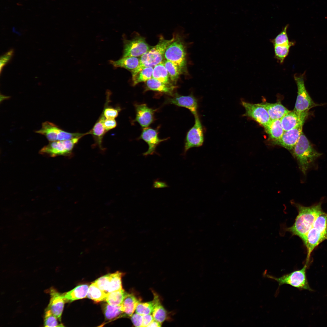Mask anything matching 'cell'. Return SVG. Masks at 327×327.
Returning <instances> with one entry per match:
<instances>
[{
    "label": "cell",
    "instance_id": "ba28073f",
    "mask_svg": "<svg viewBox=\"0 0 327 327\" xmlns=\"http://www.w3.org/2000/svg\"><path fill=\"white\" fill-rule=\"evenodd\" d=\"M35 132L45 136L50 142L64 140L81 138L85 134L72 133L64 131L51 122L46 121L42 124L41 128Z\"/></svg>",
    "mask_w": 327,
    "mask_h": 327
},
{
    "label": "cell",
    "instance_id": "9a60e30c",
    "mask_svg": "<svg viewBox=\"0 0 327 327\" xmlns=\"http://www.w3.org/2000/svg\"><path fill=\"white\" fill-rule=\"evenodd\" d=\"M165 102L186 108L189 110L194 116L198 114L197 100L192 94L183 96L176 93L172 97L167 99Z\"/></svg>",
    "mask_w": 327,
    "mask_h": 327
},
{
    "label": "cell",
    "instance_id": "5bb4252c",
    "mask_svg": "<svg viewBox=\"0 0 327 327\" xmlns=\"http://www.w3.org/2000/svg\"><path fill=\"white\" fill-rule=\"evenodd\" d=\"M139 139L143 140L148 146V150L143 154V155L145 156L156 154L157 146L161 142L168 139L159 138L157 130L147 127L143 129Z\"/></svg>",
    "mask_w": 327,
    "mask_h": 327
},
{
    "label": "cell",
    "instance_id": "cb8c5ba5",
    "mask_svg": "<svg viewBox=\"0 0 327 327\" xmlns=\"http://www.w3.org/2000/svg\"><path fill=\"white\" fill-rule=\"evenodd\" d=\"M89 286L86 284L78 286L72 290L62 294L65 301L72 302L87 297Z\"/></svg>",
    "mask_w": 327,
    "mask_h": 327
},
{
    "label": "cell",
    "instance_id": "3957f363",
    "mask_svg": "<svg viewBox=\"0 0 327 327\" xmlns=\"http://www.w3.org/2000/svg\"><path fill=\"white\" fill-rule=\"evenodd\" d=\"M326 240H327V213L323 212L317 217L303 242L307 249L306 263H308L314 249Z\"/></svg>",
    "mask_w": 327,
    "mask_h": 327
},
{
    "label": "cell",
    "instance_id": "83f0119b",
    "mask_svg": "<svg viewBox=\"0 0 327 327\" xmlns=\"http://www.w3.org/2000/svg\"><path fill=\"white\" fill-rule=\"evenodd\" d=\"M152 78L165 84H172L163 62L154 67Z\"/></svg>",
    "mask_w": 327,
    "mask_h": 327
},
{
    "label": "cell",
    "instance_id": "2e32d148",
    "mask_svg": "<svg viewBox=\"0 0 327 327\" xmlns=\"http://www.w3.org/2000/svg\"><path fill=\"white\" fill-rule=\"evenodd\" d=\"M308 114V112L299 113L294 110L290 111L280 119L284 131L290 130L300 125L304 124Z\"/></svg>",
    "mask_w": 327,
    "mask_h": 327
},
{
    "label": "cell",
    "instance_id": "7402d4cb",
    "mask_svg": "<svg viewBox=\"0 0 327 327\" xmlns=\"http://www.w3.org/2000/svg\"><path fill=\"white\" fill-rule=\"evenodd\" d=\"M140 300L133 293H127L121 304L124 317H131Z\"/></svg>",
    "mask_w": 327,
    "mask_h": 327
},
{
    "label": "cell",
    "instance_id": "52a82bcc",
    "mask_svg": "<svg viewBox=\"0 0 327 327\" xmlns=\"http://www.w3.org/2000/svg\"><path fill=\"white\" fill-rule=\"evenodd\" d=\"M294 80L297 88V95L294 110L298 113L308 112L311 108L320 105L313 101L306 88L303 74H295Z\"/></svg>",
    "mask_w": 327,
    "mask_h": 327
},
{
    "label": "cell",
    "instance_id": "30bf717a",
    "mask_svg": "<svg viewBox=\"0 0 327 327\" xmlns=\"http://www.w3.org/2000/svg\"><path fill=\"white\" fill-rule=\"evenodd\" d=\"M193 126L187 132L185 141L184 149L182 155L186 156L187 151L193 147L201 146L204 141L202 125L198 114L194 116Z\"/></svg>",
    "mask_w": 327,
    "mask_h": 327
},
{
    "label": "cell",
    "instance_id": "277c9868",
    "mask_svg": "<svg viewBox=\"0 0 327 327\" xmlns=\"http://www.w3.org/2000/svg\"><path fill=\"white\" fill-rule=\"evenodd\" d=\"M174 37L170 39H166L162 35L159 37L157 44L152 47L140 58V64L137 67L131 71L132 76L134 75L143 68L154 67L163 62L165 50L168 45L174 40Z\"/></svg>",
    "mask_w": 327,
    "mask_h": 327
},
{
    "label": "cell",
    "instance_id": "b9f144b4",
    "mask_svg": "<svg viewBox=\"0 0 327 327\" xmlns=\"http://www.w3.org/2000/svg\"><path fill=\"white\" fill-rule=\"evenodd\" d=\"M154 320V319L152 315H151L150 314L142 315V327H147Z\"/></svg>",
    "mask_w": 327,
    "mask_h": 327
},
{
    "label": "cell",
    "instance_id": "7c38bea8",
    "mask_svg": "<svg viewBox=\"0 0 327 327\" xmlns=\"http://www.w3.org/2000/svg\"><path fill=\"white\" fill-rule=\"evenodd\" d=\"M241 103L245 110L243 116L251 118L263 126L264 129L268 126L271 120L264 107L258 104H253L243 101Z\"/></svg>",
    "mask_w": 327,
    "mask_h": 327
},
{
    "label": "cell",
    "instance_id": "74e56055",
    "mask_svg": "<svg viewBox=\"0 0 327 327\" xmlns=\"http://www.w3.org/2000/svg\"><path fill=\"white\" fill-rule=\"evenodd\" d=\"M13 54L14 50L13 49H11L1 56L0 60V73H1L4 67L11 60L13 55Z\"/></svg>",
    "mask_w": 327,
    "mask_h": 327
},
{
    "label": "cell",
    "instance_id": "6da1fadb",
    "mask_svg": "<svg viewBox=\"0 0 327 327\" xmlns=\"http://www.w3.org/2000/svg\"><path fill=\"white\" fill-rule=\"evenodd\" d=\"M294 204L297 209L298 214L293 225L286 227L285 230L290 233L292 235L298 236L303 242L315 220L324 211L321 202L310 206H305L297 203Z\"/></svg>",
    "mask_w": 327,
    "mask_h": 327
},
{
    "label": "cell",
    "instance_id": "44dd1931",
    "mask_svg": "<svg viewBox=\"0 0 327 327\" xmlns=\"http://www.w3.org/2000/svg\"><path fill=\"white\" fill-rule=\"evenodd\" d=\"M146 82L145 90H151L172 95L176 88L172 84H165L152 78Z\"/></svg>",
    "mask_w": 327,
    "mask_h": 327
},
{
    "label": "cell",
    "instance_id": "8d00e7d4",
    "mask_svg": "<svg viewBox=\"0 0 327 327\" xmlns=\"http://www.w3.org/2000/svg\"><path fill=\"white\" fill-rule=\"evenodd\" d=\"M154 306L153 300L145 302H140L137 306L136 312L142 315L150 314L152 313Z\"/></svg>",
    "mask_w": 327,
    "mask_h": 327
},
{
    "label": "cell",
    "instance_id": "836d02e7",
    "mask_svg": "<svg viewBox=\"0 0 327 327\" xmlns=\"http://www.w3.org/2000/svg\"><path fill=\"white\" fill-rule=\"evenodd\" d=\"M294 44L293 42L291 41L288 45L274 46L275 57L280 64L283 63L284 59L288 54L290 47Z\"/></svg>",
    "mask_w": 327,
    "mask_h": 327
},
{
    "label": "cell",
    "instance_id": "4fadbf2b",
    "mask_svg": "<svg viewBox=\"0 0 327 327\" xmlns=\"http://www.w3.org/2000/svg\"><path fill=\"white\" fill-rule=\"evenodd\" d=\"M303 125L301 124L293 129L285 131L280 139L273 141L272 143L292 151L302 132Z\"/></svg>",
    "mask_w": 327,
    "mask_h": 327
},
{
    "label": "cell",
    "instance_id": "7a4b0ae2",
    "mask_svg": "<svg viewBox=\"0 0 327 327\" xmlns=\"http://www.w3.org/2000/svg\"><path fill=\"white\" fill-rule=\"evenodd\" d=\"M292 152L299 168L304 175L315 161L322 155L313 147L303 132Z\"/></svg>",
    "mask_w": 327,
    "mask_h": 327
},
{
    "label": "cell",
    "instance_id": "60d3db41",
    "mask_svg": "<svg viewBox=\"0 0 327 327\" xmlns=\"http://www.w3.org/2000/svg\"><path fill=\"white\" fill-rule=\"evenodd\" d=\"M104 126L106 131L114 128L117 126V122L114 119H105Z\"/></svg>",
    "mask_w": 327,
    "mask_h": 327
},
{
    "label": "cell",
    "instance_id": "7bdbcfd3",
    "mask_svg": "<svg viewBox=\"0 0 327 327\" xmlns=\"http://www.w3.org/2000/svg\"><path fill=\"white\" fill-rule=\"evenodd\" d=\"M161 325L162 323L154 319L150 323L147 327H160L161 326Z\"/></svg>",
    "mask_w": 327,
    "mask_h": 327
},
{
    "label": "cell",
    "instance_id": "4316f807",
    "mask_svg": "<svg viewBox=\"0 0 327 327\" xmlns=\"http://www.w3.org/2000/svg\"><path fill=\"white\" fill-rule=\"evenodd\" d=\"M154 306L152 312L154 319L162 323L166 319L167 312L161 304L157 294L153 292Z\"/></svg>",
    "mask_w": 327,
    "mask_h": 327
},
{
    "label": "cell",
    "instance_id": "9c48e42d",
    "mask_svg": "<svg viewBox=\"0 0 327 327\" xmlns=\"http://www.w3.org/2000/svg\"><path fill=\"white\" fill-rule=\"evenodd\" d=\"M80 138L77 137L69 140L50 142L40 150L39 153L52 157L68 155L71 153L75 144Z\"/></svg>",
    "mask_w": 327,
    "mask_h": 327
},
{
    "label": "cell",
    "instance_id": "5b68a950",
    "mask_svg": "<svg viewBox=\"0 0 327 327\" xmlns=\"http://www.w3.org/2000/svg\"><path fill=\"white\" fill-rule=\"evenodd\" d=\"M174 40L167 47L164 55L165 59L177 65L184 72L186 71L187 53L182 36L174 34Z\"/></svg>",
    "mask_w": 327,
    "mask_h": 327
},
{
    "label": "cell",
    "instance_id": "8992f818",
    "mask_svg": "<svg viewBox=\"0 0 327 327\" xmlns=\"http://www.w3.org/2000/svg\"><path fill=\"white\" fill-rule=\"evenodd\" d=\"M308 263H306L300 269L286 274L279 277H276L264 273V276L277 282L279 286L288 284L300 289L310 290L306 275V270Z\"/></svg>",
    "mask_w": 327,
    "mask_h": 327
},
{
    "label": "cell",
    "instance_id": "d4e9b609",
    "mask_svg": "<svg viewBox=\"0 0 327 327\" xmlns=\"http://www.w3.org/2000/svg\"><path fill=\"white\" fill-rule=\"evenodd\" d=\"M265 130L268 134L269 138L272 141L280 139L285 131L282 127L280 119L271 120Z\"/></svg>",
    "mask_w": 327,
    "mask_h": 327
},
{
    "label": "cell",
    "instance_id": "d6986e66",
    "mask_svg": "<svg viewBox=\"0 0 327 327\" xmlns=\"http://www.w3.org/2000/svg\"><path fill=\"white\" fill-rule=\"evenodd\" d=\"M124 273L117 271L104 276L103 290L107 293L122 289L121 278Z\"/></svg>",
    "mask_w": 327,
    "mask_h": 327
},
{
    "label": "cell",
    "instance_id": "f35d334b",
    "mask_svg": "<svg viewBox=\"0 0 327 327\" xmlns=\"http://www.w3.org/2000/svg\"><path fill=\"white\" fill-rule=\"evenodd\" d=\"M119 111L116 109L107 107L104 111V116L106 119H114L118 115Z\"/></svg>",
    "mask_w": 327,
    "mask_h": 327
},
{
    "label": "cell",
    "instance_id": "d590c367",
    "mask_svg": "<svg viewBox=\"0 0 327 327\" xmlns=\"http://www.w3.org/2000/svg\"><path fill=\"white\" fill-rule=\"evenodd\" d=\"M44 320V325L45 327L63 326L62 324L58 323V320H59L52 313L50 309L47 308L45 311Z\"/></svg>",
    "mask_w": 327,
    "mask_h": 327
},
{
    "label": "cell",
    "instance_id": "f546056e",
    "mask_svg": "<svg viewBox=\"0 0 327 327\" xmlns=\"http://www.w3.org/2000/svg\"><path fill=\"white\" fill-rule=\"evenodd\" d=\"M107 294L93 282L89 287L87 297L96 302L105 301Z\"/></svg>",
    "mask_w": 327,
    "mask_h": 327
},
{
    "label": "cell",
    "instance_id": "e0dca14e",
    "mask_svg": "<svg viewBox=\"0 0 327 327\" xmlns=\"http://www.w3.org/2000/svg\"><path fill=\"white\" fill-rule=\"evenodd\" d=\"M136 116L134 121L144 128L147 127L153 122L154 115L156 109L148 107L146 104L135 105Z\"/></svg>",
    "mask_w": 327,
    "mask_h": 327
},
{
    "label": "cell",
    "instance_id": "ab89813d",
    "mask_svg": "<svg viewBox=\"0 0 327 327\" xmlns=\"http://www.w3.org/2000/svg\"><path fill=\"white\" fill-rule=\"evenodd\" d=\"M131 319L134 325L136 327H142V315L137 313L133 314Z\"/></svg>",
    "mask_w": 327,
    "mask_h": 327
},
{
    "label": "cell",
    "instance_id": "ac0fdd59",
    "mask_svg": "<svg viewBox=\"0 0 327 327\" xmlns=\"http://www.w3.org/2000/svg\"><path fill=\"white\" fill-rule=\"evenodd\" d=\"M50 299L47 308L60 321L65 300L62 294L58 292L54 288H51L49 292Z\"/></svg>",
    "mask_w": 327,
    "mask_h": 327
},
{
    "label": "cell",
    "instance_id": "8fae6325",
    "mask_svg": "<svg viewBox=\"0 0 327 327\" xmlns=\"http://www.w3.org/2000/svg\"><path fill=\"white\" fill-rule=\"evenodd\" d=\"M151 48L145 38L138 35L130 40H124L123 57L141 56Z\"/></svg>",
    "mask_w": 327,
    "mask_h": 327
},
{
    "label": "cell",
    "instance_id": "ffe728a7",
    "mask_svg": "<svg viewBox=\"0 0 327 327\" xmlns=\"http://www.w3.org/2000/svg\"><path fill=\"white\" fill-rule=\"evenodd\" d=\"M258 104L266 109L271 120L281 119L290 111L279 102L274 103L266 102Z\"/></svg>",
    "mask_w": 327,
    "mask_h": 327
},
{
    "label": "cell",
    "instance_id": "d6a6232c",
    "mask_svg": "<svg viewBox=\"0 0 327 327\" xmlns=\"http://www.w3.org/2000/svg\"><path fill=\"white\" fill-rule=\"evenodd\" d=\"M104 116H102L95 124L93 127L89 134L93 135L96 138L97 143L101 148L102 138L106 130L104 126V121L105 120Z\"/></svg>",
    "mask_w": 327,
    "mask_h": 327
},
{
    "label": "cell",
    "instance_id": "1f68e13d",
    "mask_svg": "<svg viewBox=\"0 0 327 327\" xmlns=\"http://www.w3.org/2000/svg\"><path fill=\"white\" fill-rule=\"evenodd\" d=\"M153 68L152 67H145L132 76L133 86L142 82H145L152 78Z\"/></svg>",
    "mask_w": 327,
    "mask_h": 327
},
{
    "label": "cell",
    "instance_id": "484cf974",
    "mask_svg": "<svg viewBox=\"0 0 327 327\" xmlns=\"http://www.w3.org/2000/svg\"><path fill=\"white\" fill-rule=\"evenodd\" d=\"M102 308L105 320L108 322L124 317L121 305L114 306L107 303L103 305Z\"/></svg>",
    "mask_w": 327,
    "mask_h": 327
},
{
    "label": "cell",
    "instance_id": "4dcf8cb0",
    "mask_svg": "<svg viewBox=\"0 0 327 327\" xmlns=\"http://www.w3.org/2000/svg\"><path fill=\"white\" fill-rule=\"evenodd\" d=\"M127 293L123 289L110 292L107 294L105 301L114 306L120 305Z\"/></svg>",
    "mask_w": 327,
    "mask_h": 327
},
{
    "label": "cell",
    "instance_id": "e575fe53",
    "mask_svg": "<svg viewBox=\"0 0 327 327\" xmlns=\"http://www.w3.org/2000/svg\"><path fill=\"white\" fill-rule=\"evenodd\" d=\"M289 25L288 24L286 25L282 31L275 38L271 40V41L274 46L288 45L291 42V41L289 40L287 34Z\"/></svg>",
    "mask_w": 327,
    "mask_h": 327
},
{
    "label": "cell",
    "instance_id": "f1b7e54d",
    "mask_svg": "<svg viewBox=\"0 0 327 327\" xmlns=\"http://www.w3.org/2000/svg\"><path fill=\"white\" fill-rule=\"evenodd\" d=\"M163 62L167 70L170 81L176 84L180 75L184 72L179 67L168 60H164Z\"/></svg>",
    "mask_w": 327,
    "mask_h": 327
},
{
    "label": "cell",
    "instance_id": "603a6c76",
    "mask_svg": "<svg viewBox=\"0 0 327 327\" xmlns=\"http://www.w3.org/2000/svg\"><path fill=\"white\" fill-rule=\"evenodd\" d=\"M110 63L114 67L123 68L131 71L139 65L140 59L134 57H123L116 61L111 60Z\"/></svg>",
    "mask_w": 327,
    "mask_h": 327
}]
</instances>
